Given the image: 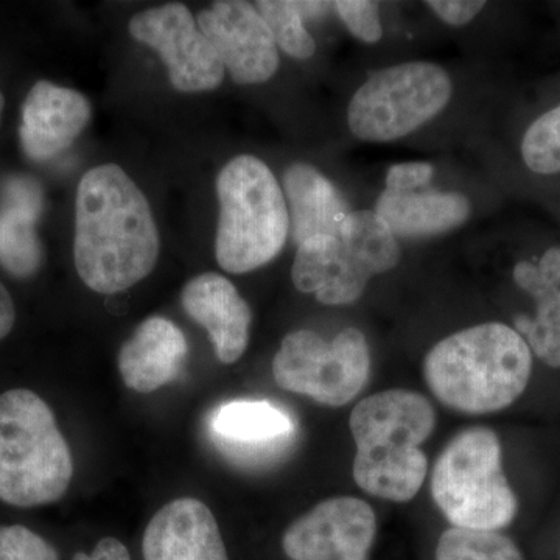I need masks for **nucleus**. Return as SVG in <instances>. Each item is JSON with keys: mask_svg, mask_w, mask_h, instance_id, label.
<instances>
[{"mask_svg": "<svg viewBox=\"0 0 560 560\" xmlns=\"http://www.w3.org/2000/svg\"><path fill=\"white\" fill-rule=\"evenodd\" d=\"M452 94L451 75L436 62L408 61L375 70L350 98L349 130L363 142L404 139L436 119Z\"/></svg>", "mask_w": 560, "mask_h": 560, "instance_id": "0eeeda50", "label": "nucleus"}, {"mask_svg": "<svg viewBox=\"0 0 560 560\" xmlns=\"http://www.w3.org/2000/svg\"><path fill=\"white\" fill-rule=\"evenodd\" d=\"M340 238L371 276L385 275L400 264L399 238L375 210L350 212L342 221Z\"/></svg>", "mask_w": 560, "mask_h": 560, "instance_id": "4be33fe9", "label": "nucleus"}, {"mask_svg": "<svg viewBox=\"0 0 560 560\" xmlns=\"http://www.w3.org/2000/svg\"><path fill=\"white\" fill-rule=\"evenodd\" d=\"M212 431L231 458L260 466L287 452L296 425L289 412L271 401L235 400L213 412Z\"/></svg>", "mask_w": 560, "mask_h": 560, "instance_id": "ddd939ff", "label": "nucleus"}, {"mask_svg": "<svg viewBox=\"0 0 560 560\" xmlns=\"http://www.w3.org/2000/svg\"><path fill=\"white\" fill-rule=\"evenodd\" d=\"M14 320H16L14 302L11 300L9 290L0 282V340H3L13 329Z\"/></svg>", "mask_w": 560, "mask_h": 560, "instance_id": "7c9ffc66", "label": "nucleus"}, {"mask_svg": "<svg viewBox=\"0 0 560 560\" xmlns=\"http://www.w3.org/2000/svg\"><path fill=\"white\" fill-rule=\"evenodd\" d=\"M436 560H525L517 545L497 533L453 528L442 534L436 547Z\"/></svg>", "mask_w": 560, "mask_h": 560, "instance_id": "5701e85b", "label": "nucleus"}, {"mask_svg": "<svg viewBox=\"0 0 560 560\" xmlns=\"http://www.w3.org/2000/svg\"><path fill=\"white\" fill-rule=\"evenodd\" d=\"M260 16L267 22L278 49L294 60H308L315 55L316 43L305 28L296 3L283 0H261L256 3Z\"/></svg>", "mask_w": 560, "mask_h": 560, "instance_id": "b1692460", "label": "nucleus"}, {"mask_svg": "<svg viewBox=\"0 0 560 560\" xmlns=\"http://www.w3.org/2000/svg\"><path fill=\"white\" fill-rule=\"evenodd\" d=\"M44 191L31 176H10L0 191V265L18 279H31L43 265L36 223L43 215Z\"/></svg>", "mask_w": 560, "mask_h": 560, "instance_id": "f3484780", "label": "nucleus"}, {"mask_svg": "<svg viewBox=\"0 0 560 560\" xmlns=\"http://www.w3.org/2000/svg\"><path fill=\"white\" fill-rule=\"evenodd\" d=\"M425 5L445 24L452 27H464L481 13L486 2L482 0H429Z\"/></svg>", "mask_w": 560, "mask_h": 560, "instance_id": "c85d7f7f", "label": "nucleus"}, {"mask_svg": "<svg viewBox=\"0 0 560 560\" xmlns=\"http://www.w3.org/2000/svg\"><path fill=\"white\" fill-rule=\"evenodd\" d=\"M198 27L212 44L232 81L267 83L278 72L279 49L259 10L242 0H221L198 14Z\"/></svg>", "mask_w": 560, "mask_h": 560, "instance_id": "9b49d317", "label": "nucleus"}, {"mask_svg": "<svg viewBox=\"0 0 560 560\" xmlns=\"http://www.w3.org/2000/svg\"><path fill=\"white\" fill-rule=\"evenodd\" d=\"M331 9L346 28L357 39L364 44H375L383 38L381 7L371 0H338L331 3Z\"/></svg>", "mask_w": 560, "mask_h": 560, "instance_id": "a878e982", "label": "nucleus"}, {"mask_svg": "<svg viewBox=\"0 0 560 560\" xmlns=\"http://www.w3.org/2000/svg\"><path fill=\"white\" fill-rule=\"evenodd\" d=\"M434 176V167L429 162H404L389 168L385 178V190L408 194L429 186Z\"/></svg>", "mask_w": 560, "mask_h": 560, "instance_id": "cd10ccee", "label": "nucleus"}, {"mask_svg": "<svg viewBox=\"0 0 560 560\" xmlns=\"http://www.w3.org/2000/svg\"><path fill=\"white\" fill-rule=\"evenodd\" d=\"M349 425L357 444V486L383 500L415 499L429 470L420 444L436 425L430 400L408 389L374 394L353 408Z\"/></svg>", "mask_w": 560, "mask_h": 560, "instance_id": "7ed1b4c3", "label": "nucleus"}, {"mask_svg": "<svg viewBox=\"0 0 560 560\" xmlns=\"http://www.w3.org/2000/svg\"><path fill=\"white\" fill-rule=\"evenodd\" d=\"M180 302L187 315L208 330L221 363H237L248 349L253 313L234 283L205 272L186 283Z\"/></svg>", "mask_w": 560, "mask_h": 560, "instance_id": "2eb2a0df", "label": "nucleus"}, {"mask_svg": "<svg viewBox=\"0 0 560 560\" xmlns=\"http://www.w3.org/2000/svg\"><path fill=\"white\" fill-rule=\"evenodd\" d=\"M283 195L290 213V231L296 246L316 237H340L342 221L349 215L348 202L327 176L313 165H290L283 173Z\"/></svg>", "mask_w": 560, "mask_h": 560, "instance_id": "aec40b11", "label": "nucleus"}, {"mask_svg": "<svg viewBox=\"0 0 560 560\" xmlns=\"http://www.w3.org/2000/svg\"><path fill=\"white\" fill-rule=\"evenodd\" d=\"M375 529V514L366 501L335 497L291 523L282 548L291 560H366Z\"/></svg>", "mask_w": 560, "mask_h": 560, "instance_id": "9d476101", "label": "nucleus"}, {"mask_svg": "<svg viewBox=\"0 0 560 560\" xmlns=\"http://www.w3.org/2000/svg\"><path fill=\"white\" fill-rule=\"evenodd\" d=\"M522 158L530 172L560 173V105L534 120L522 140Z\"/></svg>", "mask_w": 560, "mask_h": 560, "instance_id": "393cba45", "label": "nucleus"}, {"mask_svg": "<svg viewBox=\"0 0 560 560\" xmlns=\"http://www.w3.org/2000/svg\"><path fill=\"white\" fill-rule=\"evenodd\" d=\"M431 495L455 528L499 530L511 525L518 501L504 477L499 436L486 427L456 434L436 460Z\"/></svg>", "mask_w": 560, "mask_h": 560, "instance_id": "423d86ee", "label": "nucleus"}, {"mask_svg": "<svg viewBox=\"0 0 560 560\" xmlns=\"http://www.w3.org/2000/svg\"><path fill=\"white\" fill-rule=\"evenodd\" d=\"M0 560H60L39 534L21 525L0 526Z\"/></svg>", "mask_w": 560, "mask_h": 560, "instance_id": "bb28decb", "label": "nucleus"}, {"mask_svg": "<svg viewBox=\"0 0 560 560\" xmlns=\"http://www.w3.org/2000/svg\"><path fill=\"white\" fill-rule=\"evenodd\" d=\"M149 201L116 164L84 173L77 190L73 260L84 285L101 294L131 289L160 259Z\"/></svg>", "mask_w": 560, "mask_h": 560, "instance_id": "f257e3e1", "label": "nucleus"}, {"mask_svg": "<svg viewBox=\"0 0 560 560\" xmlns=\"http://www.w3.org/2000/svg\"><path fill=\"white\" fill-rule=\"evenodd\" d=\"M512 278L536 301V315L517 316L515 330L537 359L560 368V246L548 249L539 264L518 261Z\"/></svg>", "mask_w": 560, "mask_h": 560, "instance_id": "6ab92c4d", "label": "nucleus"}, {"mask_svg": "<svg viewBox=\"0 0 560 560\" xmlns=\"http://www.w3.org/2000/svg\"><path fill=\"white\" fill-rule=\"evenodd\" d=\"M72 475V453L49 405L31 389L0 394V500L16 508L55 503Z\"/></svg>", "mask_w": 560, "mask_h": 560, "instance_id": "20e7f679", "label": "nucleus"}, {"mask_svg": "<svg viewBox=\"0 0 560 560\" xmlns=\"http://www.w3.org/2000/svg\"><path fill=\"white\" fill-rule=\"evenodd\" d=\"M128 31L160 54L176 90L212 91L223 81V62L183 3L140 11L131 18Z\"/></svg>", "mask_w": 560, "mask_h": 560, "instance_id": "1a4fd4ad", "label": "nucleus"}, {"mask_svg": "<svg viewBox=\"0 0 560 560\" xmlns=\"http://www.w3.org/2000/svg\"><path fill=\"white\" fill-rule=\"evenodd\" d=\"M533 352L521 334L503 323L456 331L429 350L423 377L452 410L488 415L504 410L525 393Z\"/></svg>", "mask_w": 560, "mask_h": 560, "instance_id": "f03ea898", "label": "nucleus"}, {"mask_svg": "<svg viewBox=\"0 0 560 560\" xmlns=\"http://www.w3.org/2000/svg\"><path fill=\"white\" fill-rule=\"evenodd\" d=\"M375 212L397 238H430L458 230L470 219L469 198L458 191L418 190L408 194L385 190Z\"/></svg>", "mask_w": 560, "mask_h": 560, "instance_id": "412c9836", "label": "nucleus"}, {"mask_svg": "<svg viewBox=\"0 0 560 560\" xmlns=\"http://www.w3.org/2000/svg\"><path fill=\"white\" fill-rule=\"evenodd\" d=\"M91 114V103L81 92L38 81L22 105V150L36 162L58 156L84 131Z\"/></svg>", "mask_w": 560, "mask_h": 560, "instance_id": "f8f14e48", "label": "nucleus"}, {"mask_svg": "<svg viewBox=\"0 0 560 560\" xmlns=\"http://www.w3.org/2000/svg\"><path fill=\"white\" fill-rule=\"evenodd\" d=\"M217 195L215 257L220 267L245 275L275 260L289 238L290 213L271 168L253 154H241L221 168Z\"/></svg>", "mask_w": 560, "mask_h": 560, "instance_id": "39448f33", "label": "nucleus"}, {"mask_svg": "<svg viewBox=\"0 0 560 560\" xmlns=\"http://www.w3.org/2000/svg\"><path fill=\"white\" fill-rule=\"evenodd\" d=\"M142 552L143 560H230L212 512L190 497L173 500L153 515Z\"/></svg>", "mask_w": 560, "mask_h": 560, "instance_id": "4468645a", "label": "nucleus"}, {"mask_svg": "<svg viewBox=\"0 0 560 560\" xmlns=\"http://www.w3.org/2000/svg\"><path fill=\"white\" fill-rule=\"evenodd\" d=\"M73 560H131V556L120 540L114 539V537H105L95 545L91 555L77 552Z\"/></svg>", "mask_w": 560, "mask_h": 560, "instance_id": "c756f323", "label": "nucleus"}, {"mask_svg": "<svg viewBox=\"0 0 560 560\" xmlns=\"http://www.w3.org/2000/svg\"><path fill=\"white\" fill-rule=\"evenodd\" d=\"M186 355L187 340L179 327L171 319L151 316L121 345L117 363L127 388L150 394L176 381Z\"/></svg>", "mask_w": 560, "mask_h": 560, "instance_id": "a211bd4d", "label": "nucleus"}, {"mask_svg": "<svg viewBox=\"0 0 560 560\" xmlns=\"http://www.w3.org/2000/svg\"><path fill=\"white\" fill-rule=\"evenodd\" d=\"M272 375L282 389L327 407H345L370 381V345L355 327L330 342L313 330L291 331L272 360Z\"/></svg>", "mask_w": 560, "mask_h": 560, "instance_id": "6e6552de", "label": "nucleus"}, {"mask_svg": "<svg viewBox=\"0 0 560 560\" xmlns=\"http://www.w3.org/2000/svg\"><path fill=\"white\" fill-rule=\"evenodd\" d=\"M3 106H5V98H3V94L0 92V119H2Z\"/></svg>", "mask_w": 560, "mask_h": 560, "instance_id": "2f4dec72", "label": "nucleus"}, {"mask_svg": "<svg viewBox=\"0 0 560 560\" xmlns=\"http://www.w3.org/2000/svg\"><path fill=\"white\" fill-rule=\"evenodd\" d=\"M371 278L341 238L331 235L301 243L291 268L294 287L324 305L353 304L363 296Z\"/></svg>", "mask_w": 560, "mask_h": 560, "instance_id": "dca6fc26", "label": "nucleus"}]
</instances>
